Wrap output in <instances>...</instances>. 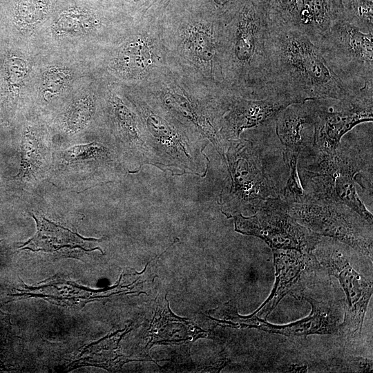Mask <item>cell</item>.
Instances as JSON below:
<instances>
[{
	"label": "cell",
	"mask_w": 373,
	"mask_h": 373,
	"mask_svg": "<svg viewBox=\"0 0 373 373\" xmlns=\"http://www.w3.org/2000/svg\"><path fill=\"white\" fill-rule=\"evenodd\" d=\"M267 50L269 70L267 87L276 93L302 102L341 99L358 90L340 79L320 48L297 30L269 20Z\"/></svg>",
	"instance_id": "2"
},
{
	"label": "cell",
	"mask_w": 373,
	"mask_h": 373,
	"mask_svg": "<svg viewBox=\"0 0 373 373\" xmlns=\"http://www.w3.org/2000/svg\"><path fill=\"white\" fill-rule=\"evenodd\" d=\"M133 21L157 19L172 0H118Z\"/></svg>",
	"instance_id": "23"
},
{
	"label": "cell",
	"mask_w": 373,
	"mask_h": 373,
	"mask_svg": "<svg viewBox=\"0 0 373 373\" xmlns=\"http://www.w3.org/2000/svg\"><path fill=\"white\" fill-rule=\"evenodd\" d=\"M316 162L303 171L307 199L341 203L350 207L372 225L373 216L360 198L356 184L361 161L356 153L341 148L329 155L316 156Z\"/></svg>",
	"instance_id": "7"
},
{
	"label": "cell",
	"mask_w": 373,
	"mask_h": 373,
	"mask_svg": "<svg viewBox=\"0 0 373 373\" xmlns=\"http://www.w3.org/2000/svg\"><path fill=\"white\" fill-rule=\"evenodd\" d=\"M6 65L9 91L14 95L15 89L19 86L26 73V68L19 69L26 64L21 59L12 57L8 60Z\"/></svg>",
	"instance_id": "26"
},
{
	"label": "cell",
	"mask_w": 373,
	"mask_h": 373,
	"mask_svg": "<svg viewBox=\"0 0 373 373\" xmlns=\"http://www.w3.org/2000/svg\"><path fill=\"white\" fill-rule=\"evenodd\" d=\"M137 87L224 155L228 141L222 135V120L232 95L227 85L209 84L167 67Z\"/></svg>",
	"instance_id": "4"
},
{
	"label": "cell",
	"mask_w": 373,
	"mask_h": 373,
	"mask_svg": "<svg viewBox=\"0 0 373 373\" xmlns=\"http://www.w3.org/2000/svg\"><path fill=\"white\" fill-rule=\"evenodd\" d=\"M224 155L231 186L224 198V213L233 217L245 209L254 211L261 202L280 196L267 178L260 155L251 141L240 137L229 140Z\"/></svg>",
	"instance_id": "9"
},
{
	"label": "cell",
	"mask_w": 373,
	"mask_h": 373,
	"mask_svg": "<svg viewBox=\"0 0 373 373\" xmlns=\"http://www.w3.org/2000/svg\"><path fill=\"white\" fill-rule=\"evenodd\" d=\"M50 7V0H18L15 13L21 21H36L48 15Z\"/></svg>",
	"instance_id": "24"
},
{
	"label": "cell",
	"mask_w": 373,
	"mask_h": 373,
	"mask_svg": "<svg viewBox=\"0 0 373 373\" xmlns=\"http://www.w3.org/2000/svg\"><path fill=\"white\" fill-rule=\"evenodd\" d=\"M269 20L297 30L317 44L338 20L343 19L340 0H264Z\"/></svg>",
	"instance_id": "14"
},
{
	"label": "cell",
	"mask_w": 373,
	"mask_h": 373,
	"mask_svg": "<svg viewBox=\"0 0 373 373\" xmlns=\"http://www.w3.org/2000/svg\"><path fill=\"white\" fill-rule=\"evenodd\" d=\"M285 207L298 223L308 229L345 243L372 260V225L350 207L338 202L309 198L299 203L285 202Z\"/></svg>",
	"instance_id": "8"
},
{
	"label": "cell",
	"mask_w": 373,
	"mask_h": 373,
	"mask_svg": "<svg viewBox=\"0 0 373 373\" xmlns=\"http://www.w3.org/2000/svg\"><path fill=\"white\" fill-rule=\"evenodd\" d=\"M343 19L364 32H373V0H340Z\"/></svg>",
	"instance_id": "22"
},
{
	"label": "cell",
	"mask_w": 373,
	"mask_h": 373,
	"mask_svg": "<svg viewBox=\"0 0 373 373\" xmlns=\"http://www.w3.org/2000/svg\"><path fill=\"white\" fill-rule=\"evenodd\" d=\"M298 102L289 95L278 93L260 97L233 91L223 116L222 137L226 141L239 139L245 130L264 126L286 107Z\"/></svg>",
	"instance_id": "16"
},
{
	"label": "cell",
	"mask_w": 373,
	"mask_h": 373,
	"mask_svg": "<svg viewBox=\"0 0 373 373\" xmlns=\"http://www.w3.org/2000/svg\"><path fill=\"white\" fill-rule=\"evenodd\" d=\"M113 122L119 139L128 147L137 163L157 164L149 145L140 115L131 100L128 106L120 96L111 93L108 99Z\"/></svg>",
	"instance_id": "18"
},
{
	"label": "cell",
	"mask_w": 373,
	"mask_h": 373,
	"mask_svg": "<svg viewBox=\"0 0 373 373\" xmlns=\"http://www.w3.org/2000/svg\"><path fill=\"white\" fill-rule=\"evenodd\" d=\"M373 32L336 21L316 44L334 72L352 88L373 84Z\"/></svg>",
	"instance_id": "10"
},
{
	"label": "cell",
	"mask_w": 373,
	"mask_h": 373,
	"mask_svg": "<svg viewBox=\"0 0 373 373\" xmlns=\"http://www.w3.org/2000/svg\"><path fill=\"white\" fill-rule=\"evenodd\" d=\"M315 117L314 99L290 104L273 119L278 140L285 148L300 152L312 145Z\"/></svg>",
	"instance_id": "20"
},
{
	"label": "cell",
	"mask_w": 373,
	"mask_h": 373,
	"mask_svg": "<svg viewBox=\"0 0 373 373\" xmlns=\"http://www.w3.org/2000/svg\"><path fill=\"white\" fill-rule=\"evenodd\" d=\"M37 224L35 235L21 247V249L57 254L62 257L78 258L79 252L99 249L93 247L95 239L84 238L71 231L61 227L44 218L33 216Z\"/></svg>",
	"instance_id": "19"
},
{
	"label": "cell",
	"mask_w": 373,
	"mask_h": 373,
	"mask_svg": "<svg viewBox=\"0 0 373 373\" xmlns=\"http://www.w3.org/2000/svg\"><path fill=\"white\" fill-rule=\"evenodd\" d=\"M355 251L345 243L324 236L321 237L313 250L319 265L337 278L345 294L346 309L338 332L346 345H354L361 338L363 321L373 290L372 275L365 276L352 265Z\"/></svg>",
	"instance_id": "6"
},
{
	"label": "cell",
	"mask_w": 373,
	"mask_h": 373,
	"mask_svg": "<svg viewBox=\"0 0 373 373\" xmlns=\"http://www.w3.org/2000/svg\"><path fill=\"white\" fill-rule=\"evenodd\" d=\"M269 32L264 0H245L224 21L222 74L224 84L235 93L269 95Z\"/></svg>",
	"instance_id": "3"
},
{
	"label": "cell",
	"mask_w": 373,
	"mask_h": 373,
	"mask_svg": "<svg viewBox=\"0 0 373 373\" xmlns=\"http://www.w3.org/2000/svg\"><path fill=\"white\" fill-rule=\"evenodd\" d=\"M301 297L312 305L310 314L301 320L286 325H274L256 315L241 316L231 305H224L218 310L217 321L231 326L257 328L267 332L287 336L310 334H331L338 332V317L329 304L316 300L305 294Z\"/></svg>",
	"instance_id": "15"
},
{
	"label": "cell",
	"mask_w": 373,
	"mask_h": 373,
	"mask_svg": "<svg viewBox=\"0 0 373 373\" xmlns=\"http://www.w3.org/2000/svg\"><path fill=\"white\" fill-rule=\"evenodd\" d=\"M276 281L271 294L253 314L266 319L287 294H301L319 268L313 251L303 252L290 249H272Z\"/></svg>",
	"instance_id": "17"
},
{
	"label": "cell",
	"mask_w": 373,
	"mask_h": 373,
	"mask_svg": "<svg viewBox=\"0 0 373 373\" xmlns=\"http://www.w3.org/2000/svg\"><path fill=\"white\" fill-rule=\"evenodd\" d=\"M157 21L169 68L209 84L226 85L224 21L210 0H172Z\"/></svg>",
	"instance_id": "1"
},
{
	"label": "cell",
	"mask_w": 373,
	"mask_h": 373,
	"mask_svg": "<svg viewBox=\"0 0 373 373\" xmlns=\"http://www.w3.org/2000/svg\"><path fill=\"white\" fill-rule=\"evenodd\" d=\"M316 117L312 149L316 156L334 153L342 137L356 126L373 119V84H365L353 95L314 99Z\"/></svg>",
	"instance_id": "12"
},
{
	"label": "cell",
	"mask_w": 373,
	"mask_h": 373,
	"mask_svg": "<svg viewBox=\"0 0 373 373\" xmlns=\"http://www.w3.org/2000/svg\"><path fill=\"white\" fill-rule=\"evenodd\" d=\"M300 151L285 148L283 152V161L289 169V178L282 197L285 202L299 203L307 200V194L303 187L298 170Z\"/></svg>",
	"instance_id": "21"
},
{
	"label": "cell",
	"mask_w": 373,
	"mask_h": 373,
	"mask_svg": "<svg viewBox=\"0 0 373 373\" xmlns=\"http://www.w3.org/2000/svg\"><path fill=\"white\" fill-rule=\"evenodd\" d=\"M251 216H233L235 230L263 240L271 249H290L312 252L321 236L298 223L278 196L261 202Z\"/></svg>",
	"instance_id": "13"
},
{
	"label": "cell",
	"mask_w": 373,
	"mask_h": 373,
	"mask_svg": "<svg viewBox=\"0 0 373 373\" xmlns=\"http://www.w3.org/2000/svg\"><path fill=\"white\" fill-rule=\"evenodd\" d=\"M216 10L227 21L245 0H210Z\"/></svg>",
	"instance_id": "27"
},
{
	"label": "cell",
	"mask_w": 373,
	"mask_h": 373,
	"mask_svg": "<svg viewBox=\"0 0 373 373\" xmlns=\"http://www.w3.org/2000/svg\"><path fill=\"white\" fill-rule=\"evenodd\" d=\"M93 105L90 97L73 105L68 116V125L71 131H75L84 126L92 116Z\"/></svg>",
	"instance_id": "25"
},
{
	"label": "cell",
	"mask_w": 373,
	"mask_h": 373,
	"mask_svg": "<svg viewBox=\"0 0 373 373\" xmlns=\"http://www.w3.org/2000/svg\"><path fill=\"white\" fill-rule=\"evenodd\" d=\"M157 19L133 23L132 32L113 50L108 67L113 75L140 86L169 67Z\"/></svg>",
	"instance_id": "11"
},
{
	"label": "cell",
	"mask_w": 373,
	"mask_h": 373,
	"mask_svg": "<svg viewBox=\"0 0 373 373\" xmlns=\"http://www.w3.org/2000/svg\"><path fill=\"white\" fill-rule=\"evenodd\" d=\"M133 87L130 99L140 115L158 167L175 169L182 173L202 172V151L209 141L180 122L141 88Z\"/></svg>",
	"instance_id": "5"
}]
</instances>
